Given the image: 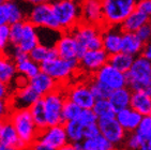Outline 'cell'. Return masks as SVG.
<instances>
[{"label": "cell", "instance_id": "33", "mask_svg": "<svg viewBox=\"0 0 151 150\" xmlns=\"http://www.w3.org/2000/svg\"><path fill=\"white\" fill-rule=\"evenodd\" d=\"M81 144L84 150H117V148L111 143H109L102 135L93 138L85 139Z\"/></svg>", "mask_w": 151, "mask_h": 150}, {"label": "cell", "instance_id": "8", "mask_svg": "<svg viewBox=\"0 0 151 150\" xmlns=\"http://www.w3.org/2000/svg\"><path fill=\"white\" fill-rule=\"evenodd\" d=\"M37 28H48L54 30H60L59 25L54 15L52 6L50 2H41L33 4L29 13L27 14V19ZM61 31V30H60Z\"/></svg>", "mask_w": 151, "mask_h": 150}, {"label": "cell", "instance_id": "48", "mask_svg": "<svg viewBox=\"0 0 151 150\" xmlns=\"http://www.w3.org/2000/svg\"><path fill=\"white\" fill-rule=\"evenodd\" d=\"M59 150H84V148H83V144L81 143H75V144L68 143L65 146H63Z\"/></svg>", "mask_w": 151, "mask_h": 150}, {"label": "cell", "instance_id": "23", "mask_svg": "<svg viewBox=\"0 0 151 150\" xmlns=\"http://www.w3.org/2000/svg\"><path fill=\"white\" fill-rule=\"evenodd\" d=\"M131 108L139 112L142 116L151 115V93L146 91H133Z\"/></svg>", "mask_w": 151, "mask_h": 150}, {"label": "cell", "instance_id": "47", "mask_svg": "<svg viewBox=\"0 0 151 150\" xmlns=\"http://www.w3.org/2000/svg\"><path fill=\"white\" fill-rule=\"evenodd\" d=\"M3 3L0 6V27L3 26V25H9L8 16H6V9H4Z\"/></svg>", "mask_w": 151, "mask_h": 150}, {"label": "cell", "instance_id": "22", "mask_svg": "<svg viewBox=\"0 0 151 150\" xmlns=\"http://www.w3.org/2000/svg\"><path fill=\"white\" fill-rule=\"evenodd\" d=\"M145 46V44L142 43L140 39L137 37L136 33L132 32H123L122 33V45H121V52L129 54V55L138 57L142 54V48Z\"/></svg>", "mask_w": 151, "mask_h": 150}, {"label": "cell", "instance_id": "51", "mask_svg": "<svg viewBox=\"0 0 151 150\" xmlns=\"http://www.w3.org/2000/svg\"><path fill=\"white\" fill-rule=\"evenodd\" d=\"M139 150H151V139H145L142 143V147Z\"/></svg>", "mask_w": 151, "mask_h": 150}, {"label": "cell", "instance_id": "5", "mask_svg": "<svg viewBox=\"0 0 151 150\" xmlns=\"http://www.w3.org/2000/svg\"><path fill=\"white\" fill-rule=\"evenodd\" d=\"M127 81L132 91L151 93V61L142 56L135 58L131 70L127 73Z\"/></svg>", "mask_w": 151, "mask_h": 150}, {"label": "cell", "instance_id": "44", "mask_svg": "<svg viewBox=\"0 0 151 150\" xmlns=\"http://www.w3.org/2000/svg\"><path fill=\"white\" fill-rule=\"evenodd\" d=\"M12 110L9 101H0V122L8 120Z\"/></svg>", "mask_w": 151, "mask_h": 150}, {"label": "cell", "instance_id": "27", "mask_svg": "<svg viewBox=\"0 0 151 150\" xmlns=\"http://www.w3.org/2000/svg\"><path fill=\"white\" fill-rule=\"evenodd\" d=\"M135 58L136 57L120 52V53H118V54L109 56L108 63L111 64V66H114L115 69L118 70V71L127 74V73L131 70L134 61H135Z\"/></svg>", "mask_w": 151, "mask_h": 150}, {"label": "cell", "instance_id": "1", "mask_svg": "<svg viewBox=\"0 0 151 150\" xmlns=\"http://www.w3.org/2000/svg\"><path fill=\"white\" fill-rule=\"evenodd\" d=\"M54 15L62 32H71L81 23V4L72 0H61L52 3Z\"/></svg>", "mask_w": 151, "mask_h": 150}, {"label": "cell", "instance_id": "39", "mask_svg": "<svg viewBox=\"0 0 151 150\" xmlns=\"http://www.w3.org/2000/svg\"><path fill=\"white\" fill-rule=\"evenodd\" d=\"M136 133L140 136L142 141L151 139V115L144 116L139 127L137 128Z\"/></svg>", "mask_w": 151, "mask_h": 150}, {"label": "cell", "instance_id": "16", "mask_svg": "<svg viewBox=\"0 0 151 150\" xmlns=\"http://www.w3.org/2000/svg\"><path fill=\"white\" fill-rule=\"evenodd\" d=\"M81 23L98 27H104V14H103L102 1L87 0L81 3Z\"/></svg>", "mask_w": 151, "mask_h": 150}, {"label": "cell", "instance_id": "26", "mask_svg": "<svg viewBox=\"0 0 151 150\" xmlns=\"http://www.w3.org/2000/svg\"><path fill=\"white\" fill-rule=\"evenodd\" d=\"M150 17L142 13L138 10H134L131 14L129 15V17L123 22L121 26V29L123 32H132L136 33L142 26H145L146 24L149 23Z\"/></svg>", "mask_w": 151, "mask_h": 150}, {"label": "cell", "instance_id": "45", "mask_svg": "<svg viewBox=\"0 0 151 150\" xmlns=\"http://www.w3.org/2000/svg\"><path fill=\"white\" fill-rule=\"evenodd\" d=\"M136 10L140 11L145 15L151 16V0H140L136 3Z\"/></svg>", "mask_w": 151, "mask_h": 150}, {"label": "cell", "instance_id": "7", "mask_svg": "<svg viewBox=\"0 0 151 150\" xmlns=\"http://www.w3.org/2000/svg\"><path fill=\"white\" fill-rule=\"evenodd\" d=\"M64 88L65 87H59L57 90L42 98L44 102L48 127L63 124L62 110H63L64 103L67 101Z\"/></svg>", "mask_w": 151, "mask_h": 150}, {"label": "cell", "instance_id": "52", "mask_svg": "<svg viewBox=\"0 0 151 150\" xmlns=\"http://www.w3.org/2000/svg\"><path fill=\"white\" fill-rule=\"evenodd\" d=\"M0 150H17L13 147H10V146H6V145H3L0 143Z\"/></svg>", "mask_w": 151, "mask_h": 150}, {"label": "cell", "instance_id": "20", "mask_svg": "<svg viewBox=\"0 0 151 150\" xmlns=\"http://www.w3.org/2000/svg\"><path fill=\"white\" fill-rule=\"evenodd\" d=\"M0 143L10 147H13L17 150H28L29 147L24 141H20L17 132L13 127V124L10 122V120L3 121V128L0 134Z\"/></svg>", "mask_w": 151, "mask_h": 150}, {"label": "cell", "instance_id": "31", "mask_svg": "<svg viewBox=\"0 0 151 150\" xmlns=\"http://www.w3.org/2000/svg\"><path fill=\"white\" fill-rule=\"evenodd\" d=\"M16 64V69H17V73L19 75H23L28 79L35 77L39 73L41 72V66L38 63H35V61L31 60L29 58H27L25 60L19 61Z\"/></svg>", "mask_w": 151, "mask_h": 150}, {"label": "cell", "instance_id": "4", "mask_svg": "<svg viewBox=\"0 0 151 150\" xmlns=\"http://www.w3.org/2000/svg\"><path fill=\"white\" fill-rule=\"evenodd\" d=\"M135 0H104L102 1L104 26L120 27L129 15L136 9Z\"/></svg>", "mask_w": 151, "mask_h": 150}, {"label": "cell", "instance_id": "32", "mask_svg": "<svg viewBox=\"0 0 151 150\" xmlns=\"http://www.w3.org/2000/svg\"><path fill=\"white\" fill-rule=\"evenodd\" d=\"M3 6H4V9H6V12L9 25L19 23V22H25L27 19L24 11L16 2H13V1H4Z\"/></svg>", "mask_w": 151, "mask_h": 150}, {"label": "cell", "instance_id": "14", "mask_svg": "<svg viewBox=\"0 0 151 150\" xmlns=\"http://www.w3.org/2000/svg\"><path fill=\"white\" fill-rule=\"evenodd\" d=\"M108 60H109V55L104 49L87 50L84 54V56L78 60L79 70L92 76L102 66L107 64Z\"/></svg>", "mask_w": 151, "mask_h": 150}, {"label": "cell", "instance_id": "35", "mask_svg": "<svg viewBox=\"0 0 151 150\" xmlns=\"http://www.w3.org/2000/svg\"><path fill=\"white\" fill-rule=\"evenodd\" d=\"M81 110H83L79 106H77L76 104L67 100L65 103H64L63 110H62V120H63V123L73 121V120H78Z\"/></svg>", "mask_w": 151, "mask_h": 150}, {"label": "cell", "instance_id": "30", "mask_svg": "<svg viewBox=\"0 0 151 150\" xmlns=\"http://www.w3.org/2000/svg\"><path fill=\"white\" fill-rule=\"evenodd\" d=\"M29 112L31 114L32 119H33V121H35V125L38 127L39 130L42 131L48 127L43 99H40V100H38V101L35 102L29 108Z\"/></svg>", "mask_w": 151, "mask_h": 150}, {"label": "cell", "instance_id": "46", "mask_svg": "<svg viewBox=\"0 0 151 150\" xmlns=\"http://www.w3.org/2000/svg\"><path fill=\"white\" fill-rule=\"evenodd\" d=\"M12 93L13 91L10 89V85L0 81V101H9Z\"/></svg>", "mask_w": 151, "mask_h": 150}, {"label": "cell", "instance_id": "43", "mask_svg": "<svg viewBox=\"0 0 151 150\" xmlns=\"http://www.w3.org/2000/svg\"><path fill=\"white\" fill-rule=\"evenodd\" d=\"M99 135H101V132H100V128H99V125H98V123L85 125V128H84L85 139L93 138V137H96V136H99Z\"/></svg>", "mask_w": 151, "mask_h": 150}, {"label": "cell", "instance_id": "6", "mask_svg": "<svg viewBox=\"0 0 151 150\" xmlns=\"http://www.w3.org/2000/svg\"><path fill=\"white\" fill-rule=\"evenodd\" d=\"M102 31L103 27L81 23L71 32L76 39L77 43L79 44V46L86 50H98V49H103Z\"/></svg>", "mask_w": 151, "mask_h": 150}, {"label": "cell", "instance_id": "34", "mask_svg": "<svg viewBox=\"0 0 151 150\" xmlns=\"http://www.w3.org/2000/svg\"><path fill=\"white\" fill-rule=\"evenodd\" d=\"M92 110L94 112V114L98 116L99 119L115 118L117 114V112H115V110H114V107L111 106V104L108 99L96 100Z\"/></svg>", "mask_w": 151, "mask_h": 150}, {"label": "cell", "instance_id": "15", "mask_svg": "<svg viewBox=\"0 0 151 150\" xmlns=\"http://www.w3.org/2000/svg\"><path fill=\"white\" fill-rule=\"evenodd\" d=\"M42 99L30 85L18 88L12 93L9 102L12 110H29L35 102Z\"/></svg>", "mask_w": 151, "mask_h": 150}, {"label": "cell", "instance_id": "2", "mask_svg": "<svg viewBox=\"0 0 151 150\" xmlns=\"http://www.w3.org/2000/svg\"><path fill=\"white\" fill-rule=\"evenodd\" d=\"M9 120L22 141L28 147H31L39 137L41 131L35 125L29 110H13L9 116Z\"/></svg>", "mask_w": 151, "mask_h": 150}, {"label": "cell", "instance_id": "21", "mask_svg": "<svg viewBox=\"0 0 151 150\" xmlns=\"http://www.w3.org/2000/svg\"><path fill=\"white\" fill-rule=\"evenodd\" d=\"M144 116H142L139 112L136 110H132L131 107H129L127 110H120L116 114L117 121L119 122L127 133L136 132L137 128L139 127L142 119Z\"/></svg>", "mask_w": 151, "mask_h": 150}, {"label": "cell", "instance_id": "9", "mask_svg": "<svg viewBox=\"0 0 151 150\" xmlns=\"http://www.w3.org/2000/svg\"><path fill=\"white\" fill-rule=\"evenodd\" d=\"M67 100L73 102L81 110H92L96 99L94 98L88 81H77L64 88Z\"/></svg>", "mask_w": 151, "mask_h": 150}, {"label": "cell", "instance_id": "11", "mask_svg": "<svg viewBox=\"0 0 151 150\" xmlns=\"http://www.w3.org/2000/svg\"><path fill=\"white\" fill-rule=\"evenodd\" d=\"M59 58L65 60L78 61L87 50L79 46L76 39L72 32H62V35L59 39L58 43L55 46Z\"/></svg>", "mask_w": 151, "mask_h": 150}, {"label": "cell", "instance_id": "54", "mask_svg": "<svg viewBox=\"0 0 151 150\" xmlns=\"http://www.w3.org/2000/svg\"><path fill=\"white\" fill-rule=\"evenodd\" d=\"M3 2H4V1H3V0H0V6H1V4H2Z\"/></svg>", "mask_w": 151, "mask_h": 150}, {"label": "cell", "instance_id": "28", "mask_svg": "<svg viewBox=\"0 0 151 150\" xmlns=\"http://www.w3.org/2000/svg\"><path fill=\"white\" fill-rule=\"evenodd\" d=\"M29 57L31 60L35 61V63L41 66L44 62H47V61L57 58L58 54H57V50H56L55 47H46L44 45L39 44L38 46L29 54Z\"/></svg>", "mask_w": 151, "mask_h": 150}, {"label": "cell", "instance_id": "29", "mask_svg": "<svg viewBox=\"0 0 151 150\" xmlns=\"http://www.w3.org/2000/svg\"><path fill=\"white\" fill-rule=\"evenodd\" d=\"M65 132H67L69 143H83L85 141L84 128L85 125L78 120H73L63 123Z\"/></svg>", "mask_w": 151, "mask_h": 150}, {"label": "cell", "instance_id": "25", "mask_svg": "<svg viewBox=\"0 0 151 150\" xmlns=\"http://www.w3.org/2000/svg\"><path fill=\"white\" fill-rule=\"evenodd\" d=\"M132 91L129 87L121 88V89L115 90L113 91L109 97V102L111 106L114 107L115 112H118L120 110H127L131 107V99H132Z\"/></svg>", "mask_w": 151, "mask_h": 150}, {"label": "cell", "instance_id": "42", "mask_svg": "<svg viewBox=\"0 0 151 150\" xmlns=\"http://www.w3.org/2000/svg\"><path fill=\"white\" fill-rule=\"evenodd\" d=\"M136 35L144 44L150 43V41H151V24L148 23V24H146L145 26H142V28L136 32Z\"/></svg>", "mask_w": 151, "mask_h": 150}, {"label": "cell", "instance_id": "36", "mask_svg": "<svg viewBox=\"0 0 151 150\" xmlns=\"http://www.w3.org/2000/svg\"><path fill=\"white\" fill-rule=\"evenodd\" d=\"M87 81H88V84H89V87H90L93 95H94V98H96V100L109 99L111 92H113L111 89H108L107 87H105L104 85H102L101 83H99L98 81L93 79L91 76Z\"/></svg>", "mask_w": 151, "mask_h": 150}, {"label": "cell", "instance_id": "37", "mask_svg": "<svg viewBox=\"0 0 151 150\" xmlns=\"http://www.w3.org/2000/svg\"><path fill=\"white\" fill-rule=\"evenodd\" d=\"M142 139L136 132L128 133L123 144H122L120 149L123 150H139L142 147Z\"/></svg>", "mask_w": 151, "mask_h": 150}, {"label": "cell", "instance_id": "49", "mask_svg": "<svg viewBox=\"0 0 151 150\" xmlns=\"http://www.w3.org/2000/svg\"><path fill=\"white\" fill-rule=\"evenodd\" d=\"M142 57H144L147 60L151 61V43H147L145 44V46L142 48V52L140 54Z\"/></svg>", "mask_w": 151, "mask_h": 150}, {"label": "cell", "instance_id": "13", "mask_svg": "<svg viewBox=\"0 0 151 150\" xmlns=\"http://www.w3.org/2000/svg\"><path fill=\"white\" fill-rule=\"evenodd\" d=\"M37 141L54 150H59L69 143L63 124L47 127L46 129L41 131Z\"/></svg>", "mask_w": 151, "mask_h": 150}, {"label": "cell", "instance_id": "53", "mask_svg": "<svg viewBox=\"0 0 151 150\" xmlns=\"http://www.w3.org/2000/svg\"><path fill=\"white\" fill-rule=\"evenodd\" d=\"M3 128V122H0V134H1V131H2Z\"/></svg>", "mask_w": 151, "mask_h": 150}, {"label": "cell", "instance_id": "40", "mask_svg": "<svg viewBox=\"0 0 151 150\" xmlns=\"http://www.w3.org/2000/svg\"><path fill=\"white\" fill-rule=\"evenodd\" d=\"M11 45L10 43V25H3L0 27V53L6 52Z\"/></svg>", "mask_w": 151, "mask_h": 150}, {"label": "cell", "instance_id": "38", "mask_svg": "<svg viewBox=\"0 0 151 150\" xmlns=\"http://www.w3.org/2000/svg\"><path fill=\"white\" fill-rule=\"evenodd\" d=\"M24 22L10 25V43L11 46H18L23 35Z\"/></svg>", "mask_w": 151, "mask_h": 150}, {"label": "cell", "instance_id": "55", "mask_svg": "<svg viewBox=\"0 0 151 150\" xmlns=\"http://www.w3.org/2000/svg\"><path fill=\"white\" fill-rule=\"evenodd\" d=\"M149 23H150V24H151V16H150V20H149Z\"/></svg>", "mask_w": 151, "mask_h": 150}, {"label": "cell", "instance_id": "24", "mask_svg": "<svg viewBox=\"0 0 151 150\" xmlns=\"http://www.w3.org/2000/svg\"><path fill=\"white\" fill-rule=\"evenodd\" d=\"M18 75L16 64L9 55L0 53V81L10 85Z\"/></svg>", "mask_w": 151, "mask_h": 150}, {"label": "cell", "instance_id": "50", "mask_svg": "<svg viewBox=\"0 0 151 150\" xmlns=\"http://www.w3.org/2000/svg\"><path fill=\"white\" fill-rule=\"evenodd\" d=\"M29 149L30 150H54V149H52L50 147H48V146H46V145H44V144H42V143H40L39 141H35V144L32 145Z\"/></svg>", "mask_w": 151, "mask_h": 150}, {"label": "cell", "instance_id": "17", "mask_svg": "<svg viewBox=\"0 0 151 150\" xmlns=\"http://www.w3.org/2000/svg\"><path fill=\"white\" fill-rule=\"evenodd\" d=\"M122 33L123 31L121 27H103V31H102L103 49L109 56H113L121 52Z\"/></svg>", "mask_w": 151, "mask_h": 150}, {"label": "cell", "instance_id": "18", "mask_svg": "<svg viewBox=\"0 0 151 150\" xmlns=\"http://www.w3.org/2000/svg\"><path fill=\"white\" fill-rule=\"evenodd\" d=\"M29 85L33 88L35 92L40 95L41 98H43L45 95H47L48 93L55 91L59 88L58 83L56 81H54L50 75L45 74L44 72L41 71L35 77L31 78L29 81Z\"/></svg>", "mask_w": 151, "mask_h": 150}, {"label": "cell", "instance_id": "3", "mask_svg": "<svg viewBox=\"0 0 151 150\" xmlns=\"http://www.w3.org/2000/svg\"><path fill=\"white\" fill-rule=\"evenodd\" d=\"M41 71L50 75L59 86L67 87L68 81L81 70L77 60H65L57 57L41 64Z\"/></svg>", "mask_w": 151, "mask_h": 150}, {"label": "cell", "instance_id": "19", "mask_svg": "<svg viewBox=\"0 0 151 150\" xmlns=\"http://www.w3.org/2000/svg\"><path fill=\"white\" fill-rule=\"evenodd\" d=\"M39 44H40V42H39L38 28L33 26L31 23H29L28 20H25L22 40H20L17 47L24 53L30 54Z\"/></svg>", "mask_w": 151, "mask_h": 150}, {"label": "cell", "instance_id": "41", "mask_svg": "<svg viewBox=\"0 0 151 150\" xmlns=\"http://www.w3.org/2000/svg\"><path fill=\"white\" fill-rule=\"evenodd\" d=\"M78 121H81L84 125H89V124L98 123L99 118L92 110H83L78 118Z\"/></svg>", "mask_w": 151, "mask_h": 150}, {"label": "cell", "instance_id": "12", "mask_svg": "<svg viewBox=\"0 0 151 150\" xmlns=\"http://www.w3.org/2000/svg\"><path fill=\"white\" fill-rule=\"evenodd\" d=\"M98 125L100 128L101 135L105 137L109 143H111L117 149H120L128 133L125 132L124 129L117 121L116 117L99 119Z\"/></svg>", "mask_w": 151, "mask_h": 150}, {"label": "cell", "instance_id": "10", "mask_svg": "<svg viewBox=\"0 0 151 150\" xmlns=\"http://www.w3.org/2000/svg\"><path fill=\"white\" fill-rule=\"evenodd\" d=\"M91 77L101 83L102 85H104L105 87H107L111 91L128 87L127 74L118 71L109 63L102 66L101 69L99 71H96Z\"/></svg>", "mask_w": 151, "mask_h": 150}]
</instances>
